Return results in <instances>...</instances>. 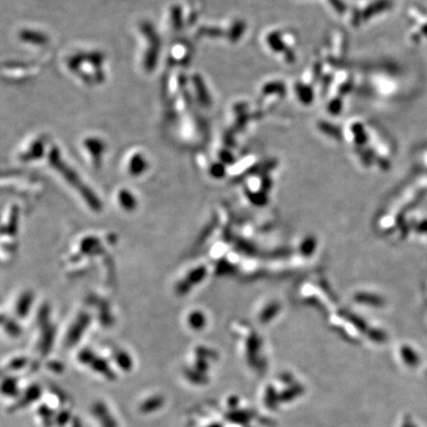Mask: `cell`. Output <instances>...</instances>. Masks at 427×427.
Segmentation results:
<instances>
[{"mask_svg": "<svg viewBox=\"0 0 427 427\" xmlns=\"http://www.w3.org/2000/svg\"><path fill=\"white\" fill-rule=\"evenodd\" d=\"M351 300L355 306H361L370 309L381 307V298L376 293H373L372 290L362 289L355 291L351 296Z\"/></svg>", "mask_w": 427, "mask_h": 427, "instance_id": "3", "label": "cell"}, {"mask_svg": "<svg viewBox=\"0 0 427 427\" xmlns=\"http://www.w3.org/2000/svg\"><path fill=\"white\" fill-rule=\"evenodd\" d=\"M189 325L194 330H202L207 324V319L201 312H194L188 317Z\"/></svg>", "mask_w": 427, "mask_h": 427, "instance_id": "7", "label": "cell"}, {"mask_svg": "<svg viewBox=\"0 0 427 427\" xmlns=\"http://www.w3.org/2000/svg\"><path fill=\"white\" fill-rule=\"evenodd\" d=\"M45 390L42 389L41 386L37 384H32L29 387H27L24 390H22L21 396L16 401L15 407L12 408V410H16L17 408H27L33 404L41 402L44 397Z\"/></svg>", "mask_w": 427, "mask_h": 427, "instance_id": "2", "label": "cell"}, {"mask_svg": "<svg viewBox=\"0 0 427 427\" xmlns=\"http://www.w3.org/2000/svg\"><path fill=\"white\" fill-rule=\"evenodd\" d=\"M282 310L281 303L277 299H266L258 304L254 316L260 325H268L277 319Z\"/></svg>", "mask_w": 427, "mask_h": 427, "instance_id": "1", "label": "cell"}, {"mask_svg": "<svg viewBox=\"0 0 427 427\" xmlns=\"http://www.w3.org/2000/svg\"><path fill=\"white\" fill-rule=\"evenodd\" d=\"M1 391L3 397L17 401L22 393V390L19 388L17 377L9 375L4 378L1 384Z\"/></svg>", "mask_w": 427, "mask_h": 427, "instance_id": "5", "label": "cell"}, {"mask_svg": "<svg viewBox=\"0 0 427 427\" xmlns=\"http://www.w3.org/2000/svg\"><path fill=\"white\" fill-rule=\"evenodd\" d=\"M164 406V399L159 395H153L145 401H143L139 406V410L143 414H149L159 410Z\"/></svg>", "mask_w": 427, "mask_h": 427, "instance_id": "6", "label": "cell"}, {"mask_svg": "<svg viewBox=\"0 0 427 427\" xmlns=\"http://www.w3.org/2000/svg\"><path fill=\"white\" fill-rule=\"evenodd\" d=\"M91 412L101 427H117V421L115 420V417L112 415V413H110L109 408L104 403H94L91 408Z\"/></svg>", "mask_w": 427, "mask_h": 427, "instance_id": "4", "label": "cell"}]
</instances>
